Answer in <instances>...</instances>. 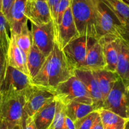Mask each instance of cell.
I'll return each mask as SVG.
<instances>
[{"label": "cell", "mask_w": 129, "mask_h": 129, "mask_svg": "<svg viewBox=\"0 0 129 129\" xmlns=\"http://www.w3.org/2000/svg\"><path fill=\"white\" fill-rule=\"evenodd\" d=\"M74 22L80 36L100 39L93 0H70Z\"/></svg>", "instance_id": "7a4b0ae2"}, {"label": "cell", "mask_w": 129, "mask_h": 129, "mask_svg": "<svg viewBox=\"0 0 129 129\" xmlns=\"http://www.w3.org/2000/svg\"><path fill=\"white\" fill-rule=\"evenodd\" d=\"M74 75L85 85L97 110L101 108L103 105L102 94L92 71L85 69H75Z\"/></svg>", "instance_id": "5bb4252c"}, {"label": "cell", "mask_w": 129, "mask_h": 129, "mask_svg": "<svg viewBox=\"0 0 129 129\" xmlns=\"http://www.w3.org/2000/svg\"><path fill=\"white\" fill-rule=\"evenodd\" d=\"M32 85L28 75L8 64L5 76L0 85V93L2 98L25 95Z\"/></svg>", "instance_id": "8992f818"}, {"label": "cell", "mask_w": 129, "mask_h": 129, "mask_svg": "<svg viewBox=\"0 0 129 129\" xmlns=\"http://www.w3.org/2000/svg\"><path fill=\"white\" fill-rule=\"evenodd\" d=\"M105 67L102 45L100 40L98 39L88 50L84 69L93 71L105 69Z\"/></svg>", "instance_id": "e0dca14e"}, {"label": "cell", "mask_w": 129, "mask_h": 129, "mask_svg": "<svg viewBox=\"0 0 129 129\" xmlns=\"http://www.w3.org/2000/svg\"><path fill=\"white\" fill-rule=\"evenodd\" d=\"M3 8V0H0V12H2Z\"/></svg>", "instance_id": "74e56055"}, {"label": "cell", "mask_w": 129, "mask_h": 129, "mask_svg": "<svg viewBox=\"0 0 129 129\" xmlns=\"http://www.w3.org/2000/svg\"><path fill=\"white\" fill-rule=\"evenodd\" d=\"M97 40L92 37L80 36L62 49L68 61L74 69H84L88 50Z\"/></svg>", "instance_id": "52a82bcc"}, {"label": "cell", "mask_w": 129, "mask_h": 129, "mask_svg": "<svg viewBox=\"0 0 129 129\" xmlns=\"http://www.w3.org/2000/svg\"><path fill=\"white\" fill-rule=\"evenodd\" d=\"M15 0H3V8L2 12L5 15L6 17H8L11 8L13 5Z\"/></svg>", "instance_id": "1f68e13d"}, {"label": "cell", "mask_w": 129, "mask_h": 129, "mask_svg": "<svg viewBox=\"0 0 129 129\" xmlns=\"http://www.w3.org/2000/svg\"><path fill=\"white\" fill-rule=\"evenodd\" d=\"M121 38H123L125 41H126L129 44V24L123 28Z\"/></svg>", "instance_id": "836d02e7"}, {"label": "cell", "mask_w": 129, "mask_h": 129, "mask_svg": "<svg viewBox=\"0 0 129 129\" xmlns=\"http://www.w3.org/2000/svg\"><path fill=\"white\" fill-rule=\"evenodd\" d=\"M0 129H9L7 123L2 118L0 120Z\"/></svg>", "instance_id": "d590c367"}, {"label": "cell", "mask_w": 129, "mask_h": 129, "mask_svg": "<svg viewBox=\"0 0 129 129\" xmlns=\"http://www.w3.org/2000/svg\"><path fill=\"white\" fill-rule=\"evenodd\" d=\"M99 40L102 45L106 64L105 69L116 72L121 47V37L106 36L101 38Z\"/></svg>", "instance_id": "8fae6325"}, {"label": "cell", "mask_w": 129, "mask_h": 129, "mask_svg": "<svg viewBox=\"0 0 129 129\" xmlns=\"http://www.w3.org/2000/svg\"><path fill=\"white\" fill-rule=\"evenodd\" d=\"M13 129H22V127L21 125H17Z\"/></svg>", "instance_id": "ab89813d"}, {"label": "cell", "mask_w": 129, "mask_h": 129, "mask_svg": "<svg viewBox=\"0 0 129 129\" xmlns=\"http://www.w3.org/2000/svg\"><path fill=\"white\" fill-rule=\"evenodd\" d=\"M100 114L98 110L92 111L85 117L75 121V129H90Z\"/></svg>", "instance_id": "f1b7e54d"}, {"label": "cell", "mask_w": 129, "mask_h": 129, "mask_svg": "<svg viewBox=\"0 0 129 129\" xmlns=\"http://www.w3.org/2000/svg\"><path fill=\"white\" fill-rule=\"evenodd\" d=\"M25 95L2 98L1 111L2 118L5 120L9 129L22 125L25 115Z\"/></svg>", "instance_id": "9c48e42d"}, {"label": "cell", "mask_w": 129, "mask_h": 129, "mask_svg": "<svg viewBox=\"0 0 129 129\" xmlns=\"http://www.w3.org/2000/svg\"><path fill=\"white\" fill-rule=\"evenodd\" d=\"M12 32L10 25L7 17L2 12H0V47L7 56L10 43L11 41Z\"/></svg>", "instance_id": "d4e9b609"}, {"label": "cell", "mask_w": 129, "mask_h": 129, "mask_svg": "<svg viewBox=\"0 0 129 129\" xmlns=\"http://www.w3.org/2000/svg\"><path fill=\"white\" fill-rule=\"evenodd\" d=\"M56 111V101H51L41 108L32 116L36 129H48L54 120Z\"/></svg>", "instance_id": "d6986e66"}, {"label": "cell", "mask_w": 129, "mask_h": 129, "mask_svg": "<svg viewBox=\"0 0 129 129\" xmlns=\"http://www.w3.org/2000/svg\"><path fill=\"white\" fill-rule=\"evenodd\" d=\"M1 105H2V96L0 97V120H2V111H1Z\"/></svg>", "instance_id": "8d00e7d4"}, {"label": "cell", "mask_w": 129, "mask_h": 129, "mask_svg": "<svg viewBox=\"0 0 129 129\" xmlns=\"http://www.w3.org/2000/svg\"><path fill=\"white\" fill-rule=\"evenodd\" d=\"M27 0H15L7 18L10 25L12 35H18L28 22L26 16Z\"/></svg>", "instance_id": "9a60e30c"}, {"label": "cell", "mask_w": 129, "mask_h": 129, "mask_svg": "<svg viewBox=\"0 0 129 129\" xmlns=\"http://www.w3.org/2000/svg\"><path fill=\"white\" fill-rule=\"evenodd\" d=\"M92 72L98 84L104 101L115 82L120 78V76L116 72L110 71L106 69L93 70Z\"/></svg>", "instance_id": "ac0fdd59"}, {"label": "cell", "mask_w": 129, "mask_h": 129, "mask_svg": "<svg viewBox=\"0 0 129 129\" xmlns=\"http://www.w3.org/2000/svg\"><path fill=\"white\" fill-rule=\"evenodd\" d=\"M102 108L129 119V82L121 78L115 82L103 101Z\"/></svg>", "instance_id": "277c9868"}, {"label": "cell", "mask_w": 129, "mask_h": 129, "mask_svg": "<svg viewBox=\"0 0 129 129\" xmlns=\"http://www.w3.org/2000/svg\"><path fill=\"white\" fill-rule=\"evenodd\" d=\"M64 107L66 115L74 122L85 117L92 111L97 110V108L94 105H89L79 102H70L64 105Z\"/></svg>", "instance_id": "44dd1931"}, {"label": "cell", "mask_w": 129, "mask_h": 129, "mask_svg": "<svg viewBox=\"0 0 129 129\" xmlns=\"http://www.w3.org/2000/svg\"><path fill=\"white\" fill-rule=\"evenodd\" d=\"M25 97V113L32 117L43 106L55 100V93L54 89L32 84Z\"/></svg>", "instance_id": "ba28073f"}, {"label": "cell", "mask_w": 129, "mask_h": 129, "mask_svg": "<svg viewBox=\"0 0 129 129\" xmlns=\"http://www.w3.org/2000/svg\"><path fill=\"white\" fill-rule=\"evenodd\" d=\"M116 72L121 79L129 82V44L121 38Z\"/></svg>", "instance_id": "603a6c76"}, {"label": "cell", "mask_w": 129, "mask_h": 129, "mask_svg": "<svg viewBox=\"0 0 129 129\" xmlns=\"http://www.w3.org/2000/svg\"><path fill=\"white\" fill-rule=\"evenodd\" d=\"M75 69L68 61L63 51L56 43L38 75L31 79L32 84L54 89L74 75Z\"/></svg>", "instance_id": "6da1fadb"}, {"label": "cell", "mask_w": 129, "mask_h": 129, "mask_svg": "<svg viewBox=\"0 0 129 129\" xmlns=\"http://www.w3.org/2000/svg\"><path fill=\"white\" fill-rule=\"evenodd\" d=\"M46 59V57L34 44H33L27 56V69L28 75L31 79L38 75L43 67Z\"/></svg>", "instance_id": "ffe728a7"}, {"label": "cell", "mask_w": 129, "mask_h": 129, "mask_svg": "<svg viewBox=\"0 0 129 129\" xmlns=\"http://www.w3.org/2000/svg\"><path fill=\"white\" fill-rule=\"evenodd\" d=\"M27 54L17 46L14 36L12 35L7 53L8 64L28 75L27 64Z\"/></svg>", "instance_id": "2e32d148"}, {"label": "cell", "mask_w": 129, "mask_h": 129, "mask_svg": "<svg viewBox=\"0 0 129 129\" xmlns=\"http://www.w3.org/2000/svg\"><path fill=\"white\" fill-rule=\"evenodd\" d=\"M2 96V95H1V93H0V97Z\"/></svg>", "instance_id": "7bdbcfd3"}, {"label": "cell", "mask_w": 129, "mask_h": 129, "mask_svg": "<svg viewBox=\"0 0 129 129\" xmlns=\"http://www.w3.org/2000/svg\"><path fill=\"white\" fill-rule=\"evenodd\" d=\"M90 129H104L101 118H100V116L98 117V118L95 120V123H94V125H92V126Z\"/></svg>", "instance_id": "e575fe53"}, {"label": "cell", "mask_w": 129, "mask_h": 129, "mask_svg": "<svg viewBox=\"0 0 129 129\" xmlns=\"http://www.w3.org/2000/svg\"><path fill=\"white\" fill-rule=\"evenodd\" d=\"M55 100L65 105L70 102L94 105L92 99L85 85L75 76L59 84L54 89Z\"/></svg>", "instance_id": "3957f363"}, {"label": "cell", "mask_w": 129, "mask_h": 129, "mask_svg": "<svg viewBox=\"0 0 129 129\" xmlns=\"http://www.w3.org/2000/svg\"><path fill=\"white\" fill-rule=\"evenodd\" d=\"M61 0H48V6L49 7V10H50L51 14V17L52 15L53 14V12H54V9H55L56 7L58 5V3H59Z\"/></svg>", "instance_id": "d6a6232c"}, {"label": "cell", "mask_w": 129, "mask_h": 129, "mask_svg": "<svg viewBox=\"0 0 129 129\" xmlns=\"http://www.w3.org/2000/svg\"><path fill=\"white\" fill-rule=\"evenodd\" d=\"M104 129H125L127 120L117 114L106 110H98Z\"/></svg>", "instance_id": "7402d4cb"}, {"label": "cell", "mask_w": 129, "mask_h": 129, "mask_svg": "<svg viewBox=\"0 0 129 129\" xmlns=\"http://www.w3.org/2000/svg\"><path fill=\"white\" fill-rule=\"evenodd\" d=\"M100 39L106 36L121 37L123 26L102 0H93Z\"/></svg>", "instance_id": "5b68a950"}, {"label": "cell", "mask_w": 129, "mask_h": 129, "mask_svg": "<svg viewBox=\"0 0 129 129\" xmlns=\"http://www.w3.org/2000/svg\"><path fill=\"white\" fill-rule=\"evenodd\" d=\"M7 67H8L7 56L4 51L0 47V85L5 76Z\"/></svg>", "instance_id": "f546056e"}, {"label": "cell", "mask_w": 129, "mask_h": 129, "mask_svg": "<svg viewBox=\"0 0 129 129\" xmlns=\"http://www.w3.org/2000/svg\"><path fill=\"white\" fill-rule=\"evenodd\" d=\"M79 36L80 35L77 29L70 6L64 13L59 26L56 36V43L62 49L70 42Z\"/></svg>", "instance_id": "7c38bea8"}, {"label": "cell", "mask_w": 129, "mask_h": 129, "mask_svg": "<svg viewBox=\"0 0 129 129\" xmlns=\"http://www.w3.org/2000/svg\"><path fill=\"white\" fill-rule=\"evenodd\" d=\"M65 116L66 114L64 112V105L59 101H56V111L55 116L53 122L48 129H67L64 122Z\"/></svg>", "instance_id": "83f0119b"}, {"label": "cell", "mask_w": 129, "mask_h": 129, "mask_svg": "<svg viewBox=\"0 0 129 129\" xmlns=\"http://www.w3.org/2000/svg\"><path fill=\"white\" fill-rule=\"evenodd\" d=\"M70 6V0H61L54 9L53 14L52 15V21L54 25L56 39L59 26L61 22L64 13Z\"/></svg>", "instance_id": "4316f807"}, {"label": "cell", "mask_w": 129, "mask_h": 129, "mask_svg": "<svg viewBox=\"0 0 129 129\" xmlns=\"http://www.w3.org/2000/svg\"><path fill=\"white\" fill-rule=\"evenodd\" d=\"M125 129H129V119L127 120L126 123V125H125Z\"/></svg>", "instance_id": "f35d334b"}, {"label": "cell", "mask_w": 129, "mask_h": 129, "mask_svg": "<svg viewBox=\"0 0 129 129\" xmlns=\"http://www.w3.org/2000/svg\"><path fill=\"white\" fill-rule=\"evenodd\" d=\"M116 16L123 28L129 24V5L122 0H102Z\"/></svg>", "instance_id": "cb8c5ba5"}, {"label": "cell", "mask_w": 129, "mask_h": 129, "mask_svg": "<svg viewBox=\"0 0 129 129\" xmlns=\"http://www.w3.org/2000/svg\"><path fill=\"white\" fill-rule=\"evenodd\" d=\"M41 1H45V2H48V0H41Z\"/></svg>", "instance_id": "b9f144b4"}, {"label": "cell", "mask_w": 129, "mask_h": 129, "mask_svg": "<svg viewBox=\"0 0 129 129\" xmlns=\"http://www.w3.org/2000/svg\"><path fill=\"white\" fill-rule=\"evenodd\" d=\"M21 126H22V129H36L33 117L28 116L25 113Z\"/></svg>", "instance_id": "4dcf8cb0"}, {"label": "cell", "mask_w": 129, "mask_h": 129, "mask_svg": "<svg viewBox=\"0 0 129 129\" xmlns=\"http://www.w3.org/2000/svg\"><path fill=\"white\" fill-rule=\"evenodd\" d=\"M14 37L17 46L27 56L33 45L32 36L31 34L30 29H29L28 27V23L23 26L20 33L18 35L14 36Z\"/></svg>", "instance_id": "484cf974"}, {"label": "cell", "mask_w": 129, "mask_h": 129, "mask_svg": "<svg viewBox=\"0 0 129 129\" xmlns=\"http://www.w3.org/2000/svg\"><path fill=\"white\" fill-rule=\"evenodd\" d=\"M123 2H125V3H126L127 5H129V0H122Z\"/></svg>", "instance_id": "60d3db41"}, {"label": "cell", "mask_w": 129, "mask_h": 129, "mask_svg": "<svg viewBox=\"0 0 129 129\" xmlns=\"http://www.w3.org/2000/svg\"><path fill=\"white\" fill-rule=\"evenodd\" d=\"M26 16L32 23L41 25L52 21L48 2L41 0H27Z\"/></svg>", "instance_id": "4fadbf2b"}, {"label": "cell", "mask_w": 129, "mask_h": 129, "mask_svg": "<svg viewBox=\"0 0 129 129\" xmlns=\"http://www.w3.org/2000/svg\"><path fill=\"white\" fill-rule=\"evenodd\" d=\"M30 23L33 44L47 58L53 50L56 43L53 21L41 25Z\"/></svg>", "instance_id": "30bf717a"}]
</instances>
